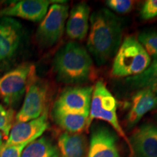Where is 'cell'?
<instances>
[{
    "label": "cell",
    "instance_id": "16",
    "mask_svg": "<svg viewBox=\"0 0 157 157\" xmlns=\"http://www.w3.org/2000/svg\"><path fill=\"white\" fill-rule=\"evenodd\" d=\"M58 146L60 157H85L87 140L81 133L66 132L59 136Z\"/></svg>",
    "mask_w": 157,
    "mask_h": 157
},
{
    "label": "cell",
    "instance_id": "22",
    "mask_svg": "<svg viewBox=\"0 0 157 157\" xmlns=\"http://www.w3.org/2000/svg\"><path fill=\"white\" fill-rule=\"evenodd\" d=\"M105 4L111 10L125 14L132 10L134 2L129 0H108Z\"/></svg>",
    "mask_w": 157,
    "mask_h": 157
},
{
    "label": "cell",
    "instance_id": "11",
    "mask_svg": "<svg viewBox=\"0 0 157 157\" xmlns=\"http://www.w3.org/2000/svg\"><path fill=\"white\" fill-rule=\"evenodd\" d=\"M130 154L134 157H157V126L143 124L129 138Z\"/></svg>",
    "mask_w": 157,
    "mask_h": 157
},
{
    "label": "cell",
    "instance_id": "9",
    "mask_svg": "<svg viewBox=\"0 0 157 157\" xmlns=\"http://www.w3.org/2000/svg\"><path fill=\"white\" fill-rule=\"evenodd\" d=\"M49 127L47 111L37 119L14 124L12 127L5 146L29 144L38 139Z\"/></svg>",
    "mask_w": 157,
    "mask_h": 157
},
{
    "label": "cell",
    "instance_id": "15",
    "mask_svg": "<svg viewBox=\"0 0 157 157\" xmlns=\"http://www.w3.org/2000/svg\"><path fill=\"white\" fill-rule=\"evenodd\" d=\"M157 108V94L151 88H145L137 92L132 98L131 106L127 116V127L131 128L136 125L140 119Z\"/></svg>",
    "mask_w": 157,
    "mask_h": 157
},
{
    "label": "cell",
    "instance_id": "12",
    "mask_svg": "<svg viewBox=\"0 0 157 157\" xmlns=\"http://www.w3.org/2000/svg\"><path fill=\"white\" fill-rule=\"evenodd\" d=\"M52 1L23 0L13 3L0 10V17H17L32 22L42 21L48 13Z\"/></svg>",
    "mask_w": 157,
    "mask_h": 157
},
{
    "label": "cell",
    "instance_id": "25",
    "mask_svg": "<svg viewBox=\"0 0 157 157\" xmlns=\"http://www.w3.org/2000/svg\"><path fill=\"white\" fill-rule=\"evenodd\" d=\"M3 146V135L0 132V148Z\"/></svg>",
    "mask_w": 157,
    "mask_h": 157
},
{
    "label": "cell",
    "instance_id": "19",
    "mask_svg": "<svg viewBox=\"0 0 157 157\" xmlns=\"http://www.w3.org/2000/svg\"><path fill=\"white\" fill-rule=\"evenodd\" d=\"M126 82L130 87L136 89L152 87L157 82V59L141 74L127 78Z\"/></svg>",
    "mask_w": 157,
    "mask_h": 157
},
{
    "label": "cell",
    "instance_id": "20",
    "mask_svg": "<svg viewBox=\"0 0 157 157\" xmlns=\"http://www.w3.org/2000/svg\"><path fill=\"white\" fill-rule=\"evenodd\" d=\"M151 58L157 59V29H149L139 34L137 38Z\"/></svg>",
    "mask_w": 157,
    "mask_h": 157
},
{
    "label": "cell",
    "instance_id": "24",
    "mask_svg": "<svg viewBox=\"0 0 157 157\" xmlns=\"http://www.w3.org/2000/svg\"><path fill=\"white\" fill-rule=\"evenodd\" d=\"M28 144L16 145L10 146H2L0 148V157H21L23 151Z\"/></svg>",
    "mask_w": 157,
    "mask_h": 157
},
{
    "label": "cell",
    "instance_id": "1",
    "mask_svg": "<svg viewBox=\"0 0 157 157\" xmlns=\"http://www.w3.org/2000/svg\"><path fill=\"white\" fill-rule=\"evenodd\" d=\"M87 48L99 66L114 58L122 42L121 19L110 10L101 8L92 13Z\"/></svg>",
    "mask_w": 157,
    "mask_h": 157
},
{
    "label": "cell",
    "instance_id": "14",
    "mask_svg": "<svg viewBox=\"0 0 157 157\" xmlns=\"http://www.w3.org/2000/svg\"><path fill=\"white\" fill-rule=\"evenodd\" d=\"M90 9L87 3L76 4L71 9L66 21V34L75 41H82L86 38L90 28Z\"/></svg>",
    "mask_w": 157,
    "mask_h": 157
},
{
    "label": "cell",
    "instance_id": "3",
    "mask_svg": "<svg viewBox=\"0 0 157 157\" xmlns=\"http://www.w3.org/2000/svg\"><path fill=\"white\" fill-rule=\"evenodd\" d=\"M151 63V58L137 38L128 36L121 42L113 60L111 74L114 77H131L142 73Z\"/></svg>",
    "mask_w": 157,
    "mask_h": 157
},
{
    "label": "cell",
    "instance_id": "6",
    "mask_svg": "<svg viewBox=\"0 0 157 157\" xmlns=\"http://www.w3.org/2000/svg\"><path fill=\"white\" fill-rule=\"evenodd\" d=\"M68 9L66 4L54 3L50 6L36 31V39L41 47L50 48L61 38L68 17Z\"/></svg>",
    "mask_w": 157,
    "mask_h": 157
},
{
    "label": "cell",
    "instance_id": "21",
    "mask_svg": "<svg viewBox=\"0 0 157 157\" xmlns=\"http://www.w3.org/2000/svg\"><path fill=\"white\" fill-rule=\"evenodd\" d=\"M15 113L13 109H7L0 104V132L5 137H8L15 121Z\"/></svg>",
    "mask_w": 157,
    "mask_h": 157
},
{
    "label": "cell",
    "instance_id": "8",
    "mask_svg": "<svg viewBox=\"0 0 157 157\" xmlns=\"http://www.w3.org/2000/svg\"><path fill=\"white\" fill-rule=\"evenodd\" d=\"M117 140V133L109 127L94 124L87 157H121Z\"/></svg>",
    "mask_w": 157,
    "mask_h": 157
},
{
    "label": "cell",
    "instance_id": "26",
    "mask_svg": "<svg viewBox=\"0 0 157 157\" xmlns=\"http://www.w3.org/2000/svg\"><path fill=\"white\" fill-rule=\"evenodd\" d=\"M151 90H153V91H154V93H156V94H157V82H156V84H154V86H153V87H151Z\"/></svg>",
    "mask_w": 157,
    "mask_h": 157
},
{
    "label": "cell",
    "instance_id": "10",
    "mask_svg": "<svg viewBox=\"0 0 157 157\" xmlns=\"http://www.w3.org/2000/svg\"><path fill=\"white\" fill-rule=\"evenodd\" d=\"M93 88L81 86L66 88L54 105L70 112L89 115Z\"/></svg>",
    "mask_w": 157,
    "mask_h": 157
},
{
    "label": "cell",
    "instance_id": "4",
    "mask_svg": "<svg viewBox=\"0 0 157 157\" xmlns=\"http://www.w3.org/2000/svg\"><path fill=\"white\" fill-rule=\"evenodd\" d=\"M117 111V100L108 90L105 83L100 80L93 88L87 129L89 128L93 119L103 120L113 127L116 133L122 137L130 148L129 138L119 123Z\"/></svg>",
    "mask_w": 157,
    "mask_h": 157
},
{
    "label": "cell",
    "instance_id": "18",
    "mask_svg": "<svg viewBox=\"0 0 157 157\" xmlns=\"http://www.w3.org/2000/svg\"><path fill=\"white\" fill-rule=\"evenodd\" d=\"M21 157H60L58 148L50 139L42 137L27 145Z\"/></svg>",
    "mask_w": 157,
    "mask_h": 157
},
{
    "label": "cell",
    "instance_id": "5",
    "mask_svg": "<svg viewBox=\"0 0 157 157\" xmlns=\"http://www.w3.org/2000/svg\"><path fill=\"white\" fill-rule=\"evenodd\" d=\"M34 72V65L23 63L0 77V98L10 109H13L22 99Z\"/></svg>",
    "mask_w": 157,
    "mask_h": 157
},
{
    "label": "cell",
    "instance_id": "2",
    "mask_svg": "<svg viewBox=\"0 0 157 157\" xmlns=\"http://www.w3.org/2000/svg\"><path fill=\"white\" fill-rule=\"evenodd\" d=\"M58 79L68 84L87 82L93 71V60L87 50L76 42H69L58 51L53 59Z\"/></svg>",
    "mask_w": 157,
    "mask_h": 157
},
{
    "label": "cell",
    "instance_id": "13",
    "mask_svg": "<svg viewBox=\"0 0 157 157\" xmlns=\"http://www.w3.org/2000/svg\"><path fill=\"white\" fill-rule=\"evenodd\" d=\"M23 35L21 23L8 17L0 18V60L11 58L16 52Z\"/></svg>",
    "mask_w": 157,
    "mask_h": 157
},
{
    "label": "cell",
    "instance_id": "7",
    "mask_svg": "<svg viewBox=\"0 0 157 157\" xmlns=\"http://www.w3.org/2000/svg\"><path fill=\"white\" fill-rule=\"evenodd\" d=\"M48 87L47 84L32 74L25 91L23 105L15 115V124L37 119L46 111Z\"/></svg>",
    "mask_w": 157,
    "mask_h": 157
},
{
    "label": "cell",
    "instance_id": "23",
    "mask_svg": "<svg viewBox=\"0 0 157 157\" xmlns=\"http://www.w3.org/2000/svg\"><path fill=\"white\" fill-rule=\"evenodd\" d=\"M140 17L148 21L157 17V0H147L140 10Z\"/></svg>",
    "mask_w": 157,
    "mask_h": 157
},
{
    "label": "cell",
    "instance_id": "17",
    "mask_svg": "<svg viewBox=\"0 0 157 157\" xmlns=\"http://www.w3.org/2000/svg\"><path fill=\"white\" fill-rule=\"evenodd\" d=\"M52 117L57 124L67 132L80 133L87 129L88 114L70 112L54 105Z\"/></svg>",
    "mask_w": 157,
    "mask_h": 157
}]
</instances>
